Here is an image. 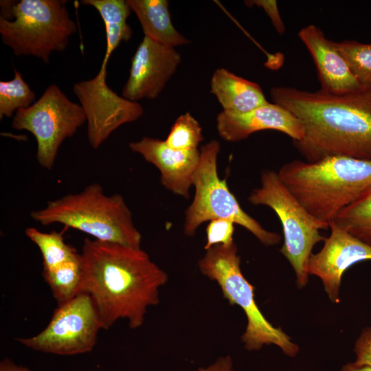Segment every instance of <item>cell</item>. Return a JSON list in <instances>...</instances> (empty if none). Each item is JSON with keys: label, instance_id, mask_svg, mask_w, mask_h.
I'll return each mask as SVG.
<instances>
[{"label": "cell", "instance_id": "obj_7", "mask_svg": "<svg viewBox=\"0 0 371 371\" xmlns=\"http://www.w3.org/2000/svg\"><path fill=\"white\" fill-rule=\"evenodd\" d=\"M219 150L220 144L216 140H212L201 148L193 182L194 198L185 212L184 234L192 236L202 223L223 218L245 227L265 246L278 244L281 236L265 229L247 214L229 190L226 181L219 178L217 171Z\"/></svg>", "mask_w": 371, "mask_h": 371}, {"label": "cell", "instance_id": "obj_1", "mask_svg": "<svg viewBox=\"0 0 371 371\" xmlns=\"http://www.w3.org/2000/svg\"><path fill=\"white\" fill-rule=\"evenodd\" d=\"M80 293L91 299L102 329L126 319L132 329L141 327L147 309L159 302V289L168 274L141 248L84 240L80 252Z\"/></svg>", "mask_w": 371, "mask_h": 371}, {"label": "cell", "instance_id": "obj_30", "mask_svg": "<svg viewBox=\"0 0 371 371\" xmlns=\"http://www.w3.org/2000/svg\"><path fill=\"white\" fill-rule=\"evenodd\" d=\"M0 371H32L26 366L18 365L10 359L4 358L0 362Z\"/></svg>", "mask_w": 371, "mask_h": 371}, {"label": "cell", "instance_id": "obj_25", "mask_svg": "<svg viewBox=\"0 0 371 371\" xmlns=\"http://www.w3.org/2000/svg\"><path fill=\"white\" fill-rule=\"evenodd\" d=\"M203 139L199 123L190 113H186L176 120L165 142L173 149L190 150L197 149Z\"/></svg>", "mask_w": 371, "mask_h": 371}, {"label": "cell", "instance_id": "obj_10", "mask_svg": "<svg viewBox=\"0 0 371 371\" xmlns=\"http://www.w3.org/2000/svg\"><path fill=\"white\" fill-rule=\"evenodd\" d=\"M100 329L101 322L91 299L80 293L58 305L48 324L39 333L16 340L38 352L76 355L93 349Z\"/></svg>", "mask_w": 371, "mask_h": 371}, {"label": "cell", "instance_id": "obj_9", "mask_svg": "<svg viewBox=\"0 0 371 371\" xmlns=\"http://www.w3.org/2000/svg\"><path fill=\"white\" fill-rule=\"evenodd\" d=\"M85 122L87 118L82 106L52 84L30 106L16 111L12 126L34 136L37 161L43 168L51 170L62 143L74 135Z\"/></svg>", "mask_w": 371, "mask_h": 371}, {"label": "cell", "instance_id": "obj_3", "mask_svg": "<svg viewBox=\"0 0 371 371\" xmlns=\"http://www.w3.org/2000/svg\"><path fill=\"white\" fill-rule=\"evenodd\" d=\"M278 175L293 196L317 220L328 223L371 186V160L344 156L310 163H285Z\"/></svg>", "mask_w": 371, "mask_h": 371}, {"label": "cell", "instance_id": "obj_17", "mask_svg": "<svg viewBox=\"0 0 371 371\" xmlns=\"http://www.w3.org/2000/svg\"><path fill=\"white\" fill-rule=\"evenodd\" d=\"M210 87L227 113H245L269 102L259 85L224 68L214 71Z\"/></svg>", "mask_w": 371, "mask_h": 371}, {"label": "cell", "instance_id": "obj_13", "mask_svg": "<svg viewBox=\"0 0 371 371\" xmlns=\"http://www.w3.org/2000/svg\"><path fill=\"white\" fill-rule=\"evenodd\" d=\"M330 234L322 249L310 256L306 271L317 276L333 303L339 302V290L344 273L353 265L371 260V246L329 223Z\"/></svg>", "mask_w": 371, "mask_h": 371}, {"label": "cell", "instance_id": "obj_4", "mask_svg": "<svg viewBox=\"0 0 371 371\" xmlns=\"http://www.w3.org/2000/svg\"><path fill=\"white\" fill-rule=\"evenodd\" d=\"M30 216L43 225L60 223L100 241L141 248L142 234L123 196L106 194L98 183L49 201L45 207L32 211Z\"/></svg>", "mask_w": 371, "mask_h": 371}, {"label": "cell", "instance_id": "obj_20", "mask_svg": "<svg viewBox=\"0 0 371 371\" xmlns=\"http://www.w3.org/2000/svg\"><path fill=\"white\" fill-rule=\"evenodd\" d=\"M330 222L371 246V186L343 208Z\"/></svg>", "mask_w": 371, "mask_h": 371}, {"label": "cell", "instance_id": "obj_28", "mask_svg": "<svg viewBox=\"0 0 371 371\" xmlns=\"http://www.w3.org/2000/svg\"><path fill=\"white\" fill-rule=\"evenodd\" d=\"M245 4L249 7H252L254 5H258L263 8L267 14L269 16L271 23L280 34H283L285 31L284 25L280 17L276 1L273 0H254L245 1Z\"/></svg>", "mask_w": 371, "mask_h": 371}, {"label": "cell", "instance_id": "obj_29", "mask_svg": "<svg viewBox=\"0 0 371 371\" xmlns=\"http://www.w3.org/2000/svg\"><path fill=\"white\" fill-rule=\"evenodd\" d=\"M198 371H234L230 356L218 357L214 363L205 368H199Z\"/></svg>", "mask_w": 371, "mask_h": 371}, {"label": "cell", "instance_id": "obj_31", "mask_svg": "<svg viewBox=\"0 0 371 371\" xmlns=\"http://www.w3.org/2000/svg\"><path fill=\"white\" fill-rule=\"evenodd\" d=\"M15 1H1V16L6 20L11 21L13 19V6Z\"/></svg>", "mask_w": 371, "mask_h": 371}, {"label": "cell", "instance_id": "obj_8", "mask_svg": "<svg viewBox=\"0 0 371 371\" xmlns=\"http://www.w3.org/2000/svg\"><path fill=\"white\" fill-rule=\"evenodd\" d=\"M260 183L248 200L253 205L268 206L278 215L284 235L280 252L294 270L297 286L302 288L308 283L306 266L313 248L326 239L319 230L328 229L329 224L311 215L284 185L278 172L262 170Z\"/></svg>", "mask_w": 371, "mask_h": 371}, {"label": "cell", "instance_id": "obj_22", "mask_svg": "<svg viewBox=\"0 0 371 371\" xmlns=\"http://www.w3.org/2000/svg\"><path fill=\"white\" fill-rule=\"evenodd\" d=\"M25 234L39 249L43 269L49 270L76 257L80 253L67 244L62 232H42L34 227H27Z\"/></svg>", "mask_w": 371, "mask_h": 371}, {"label": "cell", "instance_id": "obj_2", "mask_svg": "<svg viewBox=\"0 0 371 371\" xmlns=\"http://www.w3.org/2000/svg\"><path fill=\"white\" fill-rule=\"evenodd\" d=\"M271 96L302 122L304 136L293 145L307 162L333 156L371 160V85L343 95L274 87Z\"/></svg>", "mask_w": 371, "mask_h": 371}, {"label": "cell", "instance_id": "obj_27", "mask_svg": "<svg viewBox=\"0 0 371 371\" xmlns=\"http://www.w3.org/2000/svg\"><path fill=\"white\" fill-rule=\"evenodd\" d=\"M354 350L356 355L354 363L371 368V327L362 330L355 341Z\"/></svg>", "mask_w": 371, "mask_h": 371}, {"label": "cell", "instance_id": "obj_14", "mask_svg": "<svg viewBox=\"0 0 371 371\" xmlns=\"http://www.w3.org/2000/svg\"><path fill=\"white\" fill-rule=\"evenodd\" d=\"M129 148L159 169L161 183L168 190L189 198L200 161L198 149L175 150L168 146L165 140L148 137L131 142Z\"/></svg>", "mask_w": 371, "mask_h": 371}, {"label": "cell", "instance_id": "obj_23", "mask_svg": "<svg viewBox=\"0 0 371 371\" xmlns=\"http://www.w3.org/2000/svg\"><path fill=\"white\" fill-rule=\"evenodd\" d=\"M14 76L9 81H0V119L11 117L20 109L34 104L35 93L23 80L21 72L13 69Z\"/></svg>", "mask_w": 371, "mask_h": 371}, {"label": "cell", "instance_id": "obj_21", "mask_svg": "<svg viewBox=\"0 0 371 371\" xmlns=\"http://www.w3.org/2000/svg\"><path fill=\"white\" fill-rule=\"evenodd\" d=\"M43 277L58 305L71 300L80 293L82 278L80 253L55 268L43 271Z\"/></svg>", "mask_w": 371, "mask_h": 371}, {"label": "cell", "instance_id": "obj_16", "mask_svg": "<svg viewBox=\"0 0 371 371\" xmlns=\"http://www.w3.org/2000/svg\"><path fill=\"white\" fill-rule=\"evenodd\" d=\"M298 36L314 60L321 83L320 90L343 95L361 87V85L336 48L334 41L328 39L319 27L308 25L300 30Z\"/></svg>", "mask_w": 371, "mask_h": 371}, {"label": "cell", "instance_id": "obj_18", "mask_svg": "<svg viewBox=\"0 0 371 371\" xmlns=\"http://www.w3.org/2000/svg\"><path fill=\"white\" fill-rule=\"evenodd\" d=\"M131 10L137 15L145 36L175 48L189 43L172 23L166 0H127Z\"/></svg>", "mask_w": 371, "mask_h": 371}, {"label": "cell", "instance_id": "obj_24", "mask_svg": "<svg viewBox=\"0 0 371 371\" xmlns=\"http://www.w3.org/2000/svg\"><path fill=\"white\" fill-rule=\"evenodd\" d=\"M334 44L361 85H371V44L345 40Z\"/></svg>", "mask_w": 371, "mask_h": 371}, {"label": "cell", "instance_id": "obj_19", "mask_svg": "<svg viewBox=\"0 0 371 371\" xmlns=\"http://www.w3.org/2000/svg\"><path fill=\"white\" fill-rule=\"evenodd\" d=\"M81 3L95 8L104 21L106 47L102 65L107 66L112 52L121 42L128 41L132 36L131 28L126 22L131 10L124 0H82Z\"/></svg>", "mask_w": 371, "mask_h": 371}, {"label": "cell", "instance_id": "obj_5", "mask_svg": "<svg viewBox=\"0 0 371 371\" xmlns=\"http://www.w3.org/2000/svg\"><path fill=\"white\" fill-rule=\"evenodd\" d=\"M199 260L201 273L219 285L223 297L230 304L240 306L247 324L241 341L248 351H258L264 345L274 344L286 356L295 357L299 346L280 328L273 326L259 309L254 297V287L242 273L240 257L234 242L218 245L205 250Z\"/></svg>", "mask_w": 371, "mask_h": 371}, {"label": "cell", "instance_id": "obj_15", "mask_svg": "<svg viewBox=\"0 0 371 371\" xmlns=\"http://www.w3.org/2000/svg\"><path fill=\"white\" fill-rule=\"evenodd\" d=\"M217 131L226 141L238 142L251 134L262 130L281 131L293 142L304 136L302 122L287 109L273 103L258 107L242 114H229L224 111L217 116Z\"/></svg>", "mask_w": 371, "mask_h": 371}, {"label": "cell", "instance_id": "obj_32", "mask_svg": "<svg viewBox=\"0 0 371 371\" xmlns=\"http://www.w3.org/2000/svg\"><path fill=\"white\" fill-rule=\"evenodd\" d=\"M341 371H371V368L359 366L353 363H348L342 366Z\"/></svg>", "mask_w": 371, "mask_h": 371}, {"label": "cell", "instance_id": "obj_6", "mask_svg": "<svg viewBox=\"0 0 371 371\" xmlns=\"http://www.w3.org/2000/svg\"><path fill=\"white\" fill-rule=\"evenodd\" d=\"M66 0H21L11 21L0 17L3 43L15 56H32L48 64L52 52H63L77 32Z\"/></svg>", "mask_w": 371, "mask_h": 371}, {"label": "cell", "instance_id": "obj_11", "mask_svg": "<svg viewBox=\"0 0 371 371\" xmlns=\"http://www.w3.org/2000/svg\"><path fill=\"white\" fill-rule=\"evenodd\" d=\"M106 78V66L101 65L93 78L73 86L87 118L89 142L95 149L121 125L133 122L143 114L139 102L118 95L109 87Z\"/></svg>", "mask_w": 371, "mask_h": 371}, {"label": "cell", "instance_id": "obj_12", "mask_svg": "<svg viewBox=\"0 0 371 371\" xmlns=\"http://www.w3.org/2000/svg\"><path fill=\"white\" fill-rule=\"evenodd\" d=\"M180 54L145 36L131 60L129 76L122 97L137 102L156 98L181 63Z\"/></svg>", "mask_w": 371, "mask_h": 371}, {"label": "cell", "instance_id": "obj_26", "mask_svg": "<svg viewBox=\"0 0 371 371\" xmlns=\"http://www.w3.org/2000/svg\"><path fill=\"white\" fill-rule=\"evenodd\" d=\"M234 223L227 219L217 218L209 222L206 227L205 250L218 245H229L234 241Z\"/></svg>", "mask_w": 371, "mask_h": 371}]
</instances>
